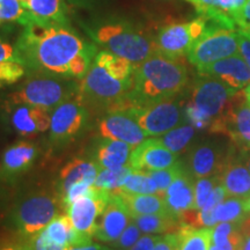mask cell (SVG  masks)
Returning <instances> with one entry per match:
<instances>
[{"label":"cell","instance_id":"cell-1","mask_svg":"<svg viewBox=\"0 0 250 250\" xmlns=\"http://www.w3.org/2000/svg\"><path fill=\"white\" fill-rule=\"evenodd\" d=\"M90 44L71 27L35 18L24 26L17 41L20 64L29 74L70 77L73 59Z\"/></svg>","mask_w":250,"mask_h":250},{"label":"cell","instance_id":"cell-2","mask_svg":"<svg viewBox=\"0 0 250 250\" xmlns=\"http://www.w3.org/2000/svg\"><path fill=\"white\" fill-rule=\"evenodd\" d=\"M189 74L181 59L160 54L134 65L129 101L133 107H145L176 98L186 88Z\"/></svg>","mask_w":250,"mask_h":250},{"label":"cell","instance_id":"cell-3","mask_svg":"<svg viewBox=\"0 0 250 250\" xmlns=\"http://www.w3.org/2000/svg\"><path fill=\"white\" fill-rule=\"evenodd\" d=\"M83 27L96 44L133 65L158 54L154 37L126 19H107Z\"/></svg>","mask_w":250,"mask_h":250},{"label":"cell","instance_id":"cell-4","mask_svg":"<svg viewBox=\"0 0 250 250\" xmlns=\"http://www.w3.org/2000/svg\"><path fill=\"white\" fill-rule=\"evenodd\" d=\"M131 87L132 79H118L94 59L87 74L80 80L77 98L86 107L96 110H127L132 108L129 101Z\"/></svg>","mask_w":250,"mask_h":250},{"label":"cell","instance_id":"cell-5","mask_svg":"<svg viewBox=\"0 0 250 250\" xmlns=\"http://www.w3.org/2000/svg\"><path fill=\"white\" fill-rule=\"evenodd\" d=\"M236 93V89L215 78L198 74L192 87L191 100L184 108L186 120L198 129L211 126L229 107Z\"/></svg>","mask_w":250,"mask_h":250},{"label":"cell","instance_id":"cell-6","mask_svg":"<svg viewBox=\"0 0 250 250\" xmlns=\"http://www.w3.org/2000/svg\"><path fill=\"white\" fill-rule=\"evenodd\" d=\"M79 92V83L76 79L30 74L23 85L12 94L11 102L28 103L52 111L62 102L74 99Z\"/></svg>","mask_w":250,"mask_h":250},{"label":"cell","instance_id":"cell-7","mask_svg":"<svg viewBox=\"0 0 250 250\" xmlns=\"http://www.w3.org/2000/svg\"><path fill=\"white\" fill-rule=\"evenodd\" d=\"M62 205L58 195L35 191L19 199L11 212V221L23 237H29L44 229L50 221L61 213Z\"/></svg>","mask_w":250,"mask_h":250},{"label":"cell","instance_id":"cell-8","mask_svg":"<svg viewBox=\"0 0 250 250\" xmlns=\"http://www.w3.org/2000/svg\"><path fill=\"white\" fill-rule=\"evenodd\" d=\"M239 54L237 31L208 23L205 31L195 41L187 56L188 61L199 70L220 59Z\"/></svg>","mask_w":250,"mask_h":250},{"label":"cell","instance_id":"cell-9","mask_svg":"<svg viewBox=\"0 0 250 250\" xmlns=\"http://www.w3.org/2000/svg\"><path fill=\"white\" fill-rule=\"evenodd\" d=\"M88 118V109L78 98L62 102L52 110L50 144L59 148L73 142L86 130Z\"/></svg>","mask_w":250,"mask_h":250},{"label":"cell","instance_id":"cell-10","mask_svg":"<svg viewBox=\"0 0 250 250\" xmlns=\"http://www.w3.org/2000/svg\"><path fill=\"white\" fill-rule=\"evenodd\" d=\"M206 26L208 21L199 17L189 22L173 23L160 28L154 37L156 51L167 58L181 59L204 33Z\"/></svg>","mask_w":250,"mask_h":250},{"label":"cell","instance_id":"cell-11","mask_svg":"<svg viewBox=\"0 0 250 250\" xmlns=\"http://www.w3.org/2000/svg\"><path fill=\"white\" fill-rule=\"evenodd\" d=\"M146 136H160L175 129L186 117L184 108L176 100H169L145 107L127 109Z\"/></svg>","mask_w":250,"mask_h":250},{"label":"cell","instance_id":"cell-12","mask_svg":"<svg viewBox=\"0 0 250 250\" xmlns=\"http://www.w3.org/2000/svg\"><path fill=\"white\" fill-rule=\"evenodd\" d=\"M211 132L226 134L237 148L250 147V104L237 92L229 107L210 126Z\"/></svg>","mask_w":250,"mask_h":250},{"label":"cell","instance_id":"cell-13","mask_svg":"<svg viewBox=\"0 0 250 250\" xmlns=\"http://www.w3.org/2000/svg\"><path fill=\"white\" fill-rule=\"evenodd\" d=\"M109 198V190L98 189L94 187L92 195L77 199L67 206V214L70 215L72 224L78 233L89 239L95 235L99 218L104 210Z\"/></svg>","mask_w":250,"mask_h":250},{"label":"cell","instance_id":"cell-14","mask_svg":"<svg viewBox=\"0 0 250 250\" xmlns=\"http://www.w3.org/2000/svg\"><path fill=\"white\" fill-rule=\"evenodd\" d=\"M234 147L220 142H204L193 146L189 154V171L196 179L219 175Z\"/></svg>","mask_w":250,"mask_h":250},{"label":"cell","instance_id":"cell-15","mask_svg":"<svg viewBox=\"0 0 250 250\" xmlns=\"http://www.w3.org/2000/svg\"><path fill=\"white\" fill-rule=\"evenodd\" d=\"M6 120L14 132L23 138H34L50 127V111L28 103L11 102L6 108Z\"/></svg>","mask_w":250,"mask_h":250},{"label":"cell","instance_id":"cell-16","mask_svg":"<svg viewBox=\"0 0 250 250\" xmlns=\"http://www.w3.org/2000/svg\"><path fill=\"white\" fill-rule=\"evenodd\" d=\"M98 132L102 138L121 140L133 148L147 137L127 110L105 112L104 116L99 121Z\"/></svg>","mask_w":250,"mask_h":250},{"label":"cell","instance_id":"cell-17","mask_svg":"<svg viewBox=\"0 0 250 250\" xmlns=\"http://www.w3.org/2000/svg\"><path fill=\"white\" fill-rule=\"evenodd\" d=\"M177 162V154L166 147L160 138L144 140L131 152L129 165L133 170L149 171L161 170Z\"/></svg>","mask_w":250,"mask_h":250},{"label":"cell","instance_id":"cell-18","mask_svg":"<svg viewBox=\"0 0 250 250\" xmlns=\"http://www.w3.org/2000/svg\"><path fill=\"white\" fill-rule=\"evenodd\" d=\"M131 215L123 201L115 190L110 191V198L99 218L98 228L94 237L99 241L111 243L116 241L131 221Z\"/></svg>","mask_w":250,"mask_h":250},{"label":"cell","instance_id":"cell-19","mask_svg":"<svg viewBox=\"0 0 250 250\" xmlns=\"http://www.w3.org/2000/svg\"><path fill=\"white\" fill-rule=\"evenodd\" d=\"M39 149L33 143L19 142L13 144L2 153L0 162V179L8 184H14L15 180L27 173L33 167Z\"/></svg>","mask_w":250,"mask_h":250},{"label":"cell","instance_id":"cell-20","mask_svg":"<svg viewBox=\"0 0 250 250\" xmlns=\"http://www.w3.org/2000/svg\"><path fill=\"white\" fill-rule=\"evenodd\" d=\"M198 74L218 79L233 89H241L250 83V67L241 57L234 55L199 68Z\"/></svg>","mask_w":250,"mask_h":250},{"label":"cell","instance_id":"cell-21","mask_svg":"<svg viewBox=\"0 0 250 250\" xmlns=\"http://www.w3.org/2000/svg\"><path fill=\"white\" fill-rule=\"evenodd\" d=\"M218 176L228 196L240 199H247L250 196V171L241 156L235 155V149Z\"/></svg>","mask_w":250,"mask_h":250},{"label":"cell","instance_id":"cell-22","mask_svg":"<svg viewBox=\"0 0 250 250\" xmlns=\"http://www.w3.org/2000/svg\"><path fill=\"white\" fill-rule=\"evenodd\" d=\"M192 177L191 173L184 167L162 196L168 211L179 218L183 212L195 208V186Z\"/></svg>","mask_w":250,"mask_h":250},{"label":"cell","instance_id":"cell-23","mask_svg":"<svg viewBox=\"0 0 250 250\" xmlns=\"http://www.w3.org/2000/svg\"><path fill=\"white\" fill-rule=\"evenodd\" d=\"M99 167L95 162L77 158L71 160L62 168L57 182V195L59 198H64L67 190L78 182H87L94 186L98 176Z\"/></svg>","mask_w":250,"mask_h":250},{"label":"cell","instance_id":"cell-24","mask_svg":"<svg viewBox=\"0 0 250 250\" xmlns=\"http://www.w3.org/2000/svg\"><path fill=\"white\" fill-rule=\"evenodd\" d=\"M133 149L132 146L121 140L103 138L93 151L94 162L100 170L123 167L129 162Z\"/></svg>","mask_w":250,"mask_h":250},{"label":"cell","instance_id":"cell-25","mask_svg":"<svg viewBox=\"0 0 250 250\" xmlns=\"http://www.w3.org/2000/svg\"><path fill=\"white\" fill-rule=\"evenodd\" d=\"M123 201L125 208L129 212L131 218L139 217L145 214L164 213L169 212L166 205L164 197L158 193L144 195V193H129L122 191L121 189L115 190Z\"/></svg>","mask_w":250,"mask_h":250},{"label":"cell","instance_id":"cell-26","mask_svg":"<svg viewBox=\"0 0 250 250\" xmlns=\"http://www.w3.org/2000/svg\"><path fill=\"white\" fill-rule=\"evenodd\" d=\"M24 7L37 18L71 27L65 0H27Z\"/></svg>","mask_w":250,"mask_h":250},{"label":"cell","instance_id":"cell-27","mask_svg":"<svg viewBox=\"0 0 250 250\" xmlns=\"http://www.w3.org/2000/svg\"><path fill=\"white\" fill-rule=\"evenodd\" d=\"M132 219L142 233L145 234L175 233L179 232L182 227L180 218L171 214L170 212L139 215Z\"/></svg>","mask_w":250,"mask_h":250},{"label":"cell","instance_id":"cell-28","mask_svg":"<svg viewBox=\"0 0 250 250\" xmlns=\"http://www.w3.org/2000/svg\"><path fill=\"white\" fill-rule=\"evenodd\" d=\"M219 248L224 250H242V234L240 224L219 223L212 227V240Z\"/></svg>","mask_w":250,"mask_h":250},{"label":"cell","instance_id":"cell-29","mask_svg":"<svg viewBox=\"0 0 250 250\" xmlns=\"http://www.w3.org/2000/svg\"><path fill=\"white\" fill-rule=\"evenodd\" d=\"M180 243L177 250H208L212 240V228L182 226L179 230Z\"/></svg>","mask_w":250,"mask_h":250},{"label":"cell","instance_id":"cell-30","mask_svg":"<svg viewBox=\"0 0 250 250\" xmlns=\"http://www.w3.org/2000/svg\"><path fill=\"white\" fill-rule=\"evenodd\" d=\"M214 219L219 223H236L241 224L250 212L245 208V199L230 197L226 198L214 208Z\"/></svg>","mask_w":250,"mask_h":250},{"label":"cell","instance_id":"cell-31","mask_svg":"<svg viewBox=\"0 0 250 250\" xmlns=\"http://www.w3.org/2000/svg\"><path fill=\"white\" fill-rule=\"evenodd\" d=\"M120 189L129 193H144V195L158 193V186L154 180L147 173L139 170L131 171Z\"/></svg>","mask_w":250,"mask_h":250},{"label":"cell","instance_id":"cell-32","mask_svg":"<svg viewBox=\"0 0 250 250\" xmlns=\"http://www.w3.org/2000/svg\"><path fill=\"white\" fill-rule=\"evenodd\" d=\"M196 133V127L193 125H183L177 126L175 129L168 131L161 137V142L165 144L166 147H168L171 152L180 153L187 148L191 142L193 136Z\"/></svg>","mask_w":250,"mask_h":250},{"label":"cell","instance_id":"cell-33","mask_svg":"<svg viewBox=\"0 0 250 250\" xmlns=\"http://www.w3.org/2000/svg\"><path fill=\"white\" fill-rule=\"evenodd\" d=\"M35 18L20 0H0V21H14L24 27Z\"/></svg>","mask_w":250,"mask_h":250},{"label":"cell","instance_id":"cell-34","mask_svg":"<svg viewBox=\"0 0 250 250\" xmlns=\"http://www.w3.org/2000/svg\"><path fill=\"white\" fill-rule=\"evenodd\" d=\"M133 169L129 165L118 168H111V169H101L96 176L94 187L98 189L109 190V191L120 189L127 175Z\"/></svg>","mask_w":250,"mask_h":250},{"label":"cell","instance_id":"cell-35","mask_svg":"<svg viewBox=\"0 0 250 250\" xmlns=\"http://www.w3.org/2000/svg\"><path fill=\"white\" fill-rule=\"evenodd\" d=\"M183 169H184V165L182 162L177 161L176 164L170 166V167L166 168V169L149 171L147 174L152 177L153 180H154L156 186H158V195H160L162 197L166 190L168 189V187L170 186L171 182L176 179L177 175H179Z\"/></svg>","mask_w":250,"mask_h":250},{"label":"cell","instance_id":"cell-36","mask_svg":"<svg viewBox=\"0 0 250 250\" xmlns=\"http://www.w3.org/2000/svg\"><path fill=\"white\" fill-rule=\"evenodd\" d=\"M220 184L218 175L198 179L195 184V210H201L205 205L215 187Z\"/></svg>","mask_w":250,"mask_h":250},{"label":"cell","instance_id":"cell-37","mask_svg":"<svg viewBox=\"0 0 250 250\" xmlns=\"http://www.w3.org/2000/svg\"><path fill=\"white\" fill-rule=\"evenodd\" d=\"M26 68L15 62H0V87L15 83L24 76Z\"/></svg>","mask_w":250,"mask_h":250},{"label":"cell","instance_id":"cell-38","mask_svg":"<svg viewBox=\"0 0 250 250\" xmlns=\"http://www.w3.org/2000/svg\"><path fill=\"white\" fill-rule=\"evenodd\" d=\"M140 237H142V230L134 223L133 219H131L124 232L121 234V236L118 237L116 241L111 242V246L117 250H129L136 245V242L138 241Z\"/></svg>","mask_w":250,"mask_h":250},{"label":"cell","instance_id":"cell-39","mask_svg":"<svg viewBox=\"0 0 250 250\" xmlns=\"http://www.w3.org/2000/svg\"><path fill=\"white\" fill-rule=\"evenodd\" d=\"M26 245L29 247L30 250H65V247L58 246L50 241L44 233V229L40 230L39 233L34 234L29 237H26Z\"/></svg>","mask_w":250,"mask_h":250},{"label":"cell","instance_id":"cell-40","mask_svg":"<svg viewBox=\"0 0 250 250\" xmlns=\"http://www.w3.org/2000/svg\"><path fill=\"white\" fill-rule=\"evenodd\" d=\"M93 190H94V186L92 187L87 182H78L76 184H73V186L67 190L66 195L64 196V198H62V201L65 210H66V208L71 204V203L76 202L77 199L83 198V197L85 196L92 195Z\"/></svg>","mask_w":250,"mask_h":250},{"label":"cell","instance_id":"cell-41","mask_svg":"<svg viewBox=\"0 0 250 250\" xmlns=\"http://www.w3.org/2000/svg\"><path fill=\"white\" fill-rule=\"evenodd\" d=\"M227 191L225 190V188L221 184H218L213 189V191L211 192L210 197H208L205 205L203 206L201 210L204 212H213L214 208L227 198Z\"/></svg>","mask_w":250,"mask_h":250},{"label":"cell","instance_id":"cell-42","mask_svg":"<svg viewBox=\"0 0 250 250\" xmlns=\"http://www.w3.org/2000/svg\"><path fill=\"white\" fill-rule=\"evenodd\" d=\"M234 22L239 29L246 30L250 33V0H247L246 4L242 6L241 9L236 12L233 17Z\"/></svg>","mask_w":250,"mask_h":250},{"label":"cell","instance_id":"cell-43","mask_svg":"<svg viewBox=\"0 0 250 250\" xmlns=\"http://www.w3.org/2000/svg\"><path fill=\"white\" fill-rule=\"evenodd\" d=\"M247 0H217V8L220 13L232 18L239 9H241Z\"/></svg>","mask_w":250,"mask_h":250},{"label":"cell","instance_id":"cell-44","mask_svg":"<svg viewBox=\"0 0 250 250\" xmlns=\"http://www.w3.org/2000/svg\"><path fill=\"white\" fill-rule=\"evenodd\" d=\"M180 243L179 232L167 233L166 235L161 236L160 240L156 242L153 250H177Z\"/></svg>","mask_w":250,"mask_h":250},{"label":"cell","instance_id":"cell-45","mask_svg":"<svg viewBox=\"0 0 250 250\" xmlns=\"http://www.w3.org/2000/svg\"><path fill=\"white\" fill-rule=\"evenodd\" d=\"M237 42H239V51L241 57L250 67V33L246 30H237Z\"/></svg>","mask_w":250,"mask_h":250},{"label":"cell","instance_id":"cell-46","mask_svg":"<svg viewBox=\"0 0 250 250\" xmlns=\"http://www.w3.org/2000/svg\"><path fill=\"white\" fill-rule=\"evenodd\" d=\"M0 62H15L20 64V57L17 48L1 40H0Z\"/></svg>","mask_w":250,"mask_h":250},{"label":"cell","instance_id":"cell-47","mask_svg":"<svg viewBox=\"0 0 250 250\" xmlns=\"http://www.w3.org/2000/svg\"><path fill=\"white\" fill-rule=\"evenodd\" d=\"M161 235H154V234H147L140 237L138 241L136 242L132 248L129 250H153L156 242L160 240Z\"/></svg>","mask_w":250,"mask_h":250},{"label":"cell","instance_id":"cell-48","mask_svg":"<svg viewBox=\"0 0 250 250\" xmlns=\"http://www.w3.org/2000/svg\"><path fill=\"white\" fill-rule=\"evenodd\" d=\"M240 229L242 234V250H250V213L247 215L245 220L240 224Z\"/></svg>","mask_w":250,"mask_h":250},{"label":"cell","instance_id":"cell-49","mask_svg":"<svg viewBox=\"0 0 250 250\" xmlns=\"http://www.w3.org/2000/svg\"><path fill=\"white\" fill-rule=\"evenodd\" d=\"M65 250H110L107 247L98 245V243H83V245H78V246H67Z\"/></svg>","mask_w":250,"mask_h":250},{"label":"cell","instance_id":"cell-50","mask_svg":"<svg viewBox=\"0 0 250 250\" xmlns=\"http://www.w3.org/2000/svg\"><path fill=\"white\" fill-rule=\"evenodd\" d=\"M0 250H30L26 243H6L0 247Z\"/></svg>","mask_w":250,"mask_h":250},{"label":"cell","instance_id":"cell-51","mask_svg":"<svg viewBox=\"0 0 250 250\" xmlns=\"http://www.w3.org/2000/svg\"><path fill=\"white\" fill-rule=\"evenodd\" d=\"M8 186H11V184L6 183L5 181L0 179V204L8 198Z\"/></svg>","mask_w":250,"mask_h":250},{"label":"cell","instance_id":"cell-52","mask_svg":"<svg viewBox=\"0 0 250 250\" xmlns=\"http://www.w3.org/2000/svg\"><path fill=\"white\" fill-rule=\"evenodd\" d=\"M237 148V147H236ZM240 151V156H241L242 161L245 162L247 167L250 171V147H246V148H237Z\"/></svg>","mask_w":250,"mask_h":250},{"label":"cell","instance_id":"cell-53","mask_svg":"<svg viewBox=\"0 0 250 250\" xmlns=\"http://www.w3.org/2000/svg\"><path fill=\"white\" fill-rule=\"evenodd\" d=\"M243 93H245L247 102H248L249 104H250V83L246 86V88H245V90H243Z\"/></svg>","mask_w":250,"mask_h":250},{"label":"cell","instance_id":"cell-54","mask_svg":"<svg viewBox=\"0 0 250 250\" xmlns=\"http://www.w3.org/2000/svg\"><path fill=\"white\" fill-rule=\"evenodd\" d=\"M245 208L247 212H250V196L247 199H245Z\"/></svg>","mask_w":250,"mask_h":250},{"label":"cell","instance_id":"cell-55","mask_svg":"<svg viewBox=\"0 0 250 250\" xmlns=\"http://www.w3.org/2000/svg\"><path fill=\"white\" fill-rule=\"evenodd\" d=\"M68 1L72 2V4H76V5H83V0H68Z\"/></svg>","mask_w":250,"mask_h":250},{"label":"cell","instance_id":"cell-56","mask_svg":"<svg viewBox=\"0 0 250 250\" xmlns=\"http://www.w3.org/2000/svg\"><path fill=\"white\" fill-rule=\"evenodd\" d=\"M208 250H224V249H221V248H219V247H217L215 245H213V243H211V246H210V249Z\"/></svg>","mask_w":250,"mask_h":250},{"label":"cell","instance_id":"cell-57","mask_svg":"<svg viewBox=\"0 0 250 250\" xmlns=\"http://www.w3.org/2000/svg\"><path fill=\"white\" fill-rule=\"evenodd\" d=\"M187 1H190V2H192V4L195 5V6L198 5V0H187Z\"/></svg>","mask_w":250,"mask_h":250},{"label":"cell","instance_id":"cell-58","mask_svg":"<svg viewBox=\"0 0 250 250\" xmlns=\"http://www.w3.org/2000/svg\"><path fill=\"white\" fill-rule=\"evenodd\" d=\"M20 2H21V4H22L23 6L24 5H26V2H27V0H20Z\"/></svg>","mask_w":250,"mask_h":250},{"label":"cell","instance_id":"cell-59","mask_svg":"<svg viewBox=\"0 0 250 250\" xmlns=\"http://www.w3.org/2000/svg\"><path fill=\"white\" fill-rule=\"evenodd\" d=\"M0 22H1V21H0Z\"/></svg>","mask_w":250,"mask_h":250}]
</instances>
